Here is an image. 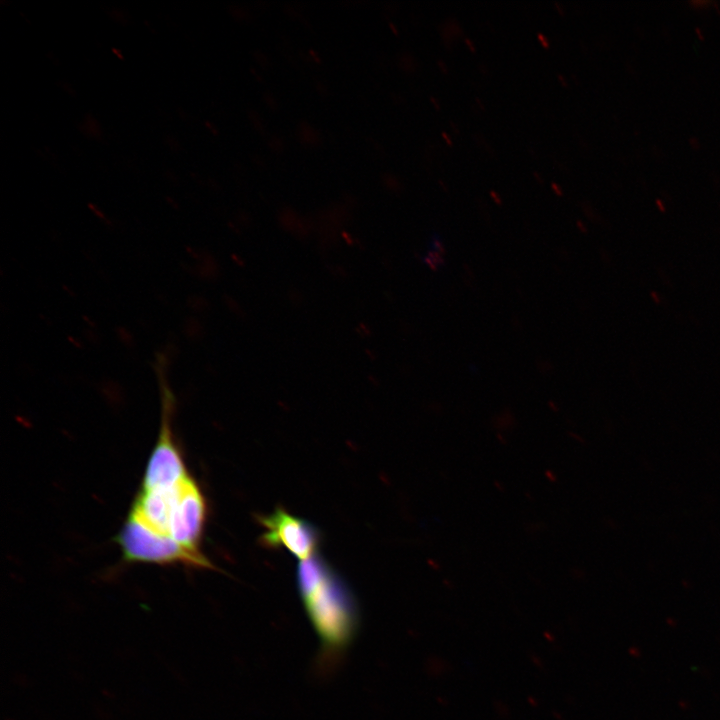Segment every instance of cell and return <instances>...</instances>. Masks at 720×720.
<instances>
[{
    "mask_svg": "<svg viewBox=\"0 0 720 720\" xmlns=\"http://www.w3.org/2000/svg\"><path fill=\"white\" fill-rule=\"evenodd\" d=\"M205 496L185 463L146 467L116 541L127 562L214 566L201 549Z\"/></svg>",
    "mask_w": 720,
    "mask_h": 720,
    "instance_id": "cell-1",
    "label": "cell"
},
{
    "mask_svg": "<svg viewBox=\"0 0 720 720\" xmlns=\"http://www.w3.org/2000/svg\"><path fill=\"white\" fill-rule=\"evenodd\" d=\"M297 586L320 640L322 659L335 661L350 646L359 626V610L352 592L317 555L299 563Z\"/></svg>",
    "mask_w": 720,
    "mask_h": 720,
    "instance_id": "cell-2",
    "label": "cell"
},
{
    "mask_svg": "<svg viewBox=\"0 0 720 720\" xmlns=\"http://www.w3.org/2000/svg\"><path fill=\"white\" fill-rule=\"evenodd\" d=\"M259 522L265 529L261 535L264 546L283 547L300 562L315 555L319 544V534L306 520L295 517L282 508H277L273 513L260 517Z\"/></svg>",
    "mask_w": 720,
    "mask_h": 720,
    "instance_id": "cell-3",
    "label": "cell"
},
{
    "mask_svg": "<svg viewBox=\"0 0 720 720\" xmlns=\"http://www.w3.org/2000/svg\"><path fill=\"white\" fill-rule=\"evenodd\" d=\"M537 37H538V39L540 40V42L542 43V45H543L545 48H548V47H549L548 39H547V37H546L544 34L538 33V34H537Z\"/></svg>",
    "mask_w": 720,
    "mask_h": 720,
    "instance_id": "cell-4",
    "label": "cell"
},
{
    "mask_svg": "<svg viewBox=\"0 0 720 720\" xmlns=\"http://www.w3.org/2000/svg\"><path fill=\"white\" fill-rule=\"evenodd\" d=\"M551 186L557 194H562L561 188L556 183H552Z\"/></svg>",
    "mask_w": 720,
    "mask_h": 720,
    "instance_id": "cell-5",
    "label": "cell"
},
{
    "mask_svg": "<svg viewBox=\"0 0 720 720\" xmlns=\"http://www.w3.org/2000/svg\"><path fill=\"white\" fill-rule=\"evenodd\" d=\"M491 195L493 196V198L495 199V201H497L498 203L501 202V201H500V197L498 196L497 193H495L494 191H491Z\"/></svg>",
    "mask_w": 720,
    "mask_h": 720,
    "instance_id": "cell-6",
    "label": "cell"
},
{
    "mask_svg": "<svg viewBox=\"0 0 720 720\" xmlns=\"http://www.w3.org/2000/svg\"><path fill=\"white\" fill-rule=\"evenodd\" d=\"M695 31L701 39L704 37L701 30L698 27L695 28Z\"/></svg>",
    "mask_w": 720,
    "mask_h": 720,
    "instance_id": "cell-7",
    "label": "cell"
},
{
    "mask_svg": "<svg viewBox=\"0 0 720 720\" xmlns=\"http://www.w3.org/2000/svg\"><path fill=\"white\" fill-rule=\"evenodd\" d=\"M442 135L447 139V141L449 142V144H451V140L449 139V137H447V135H446L444 132L442 133Z\"/></svg>",
    "mask_w": 720,
    "mask_h": 720,
    "instance_id": "cell-8",
    "label": "cell"
}]
</instances>
